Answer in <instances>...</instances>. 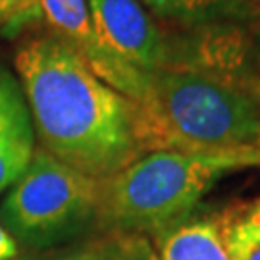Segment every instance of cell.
I'll return each mask as SVG.
<instances>
[{"label":"cell","mask_w":260,"mask_h":260,"mask_svg":"<svg viewBox=\"0 0 260 260\" xmlns=\"http://www.w3.org/2000/svg\"><path fill=\"white\" fill-rule=\"evenodd\" d=\"M16 256H18V243L0 223V260H16Z\"/></svg>","instance_id":"4fadbf2b"},{"label":"cell","mask_w":260,"mask_h":260,"mask_svg":"<svg viewBox=\"0 0 260 260\" xmlns=\"http://www.w3.org/2000/svg\"><path fill=\"white\" fill-rule=\"evenodd\" d=\"M160 260H230L223 249L218 214L187 216L154 235Z\"/></svg>","instance_id":"ba28073f"},{"label":"cell","mask_w":260,"mask_h":260,"mask_svg":"<svg viewBox=\"0 0 260 260\" xmlns=\"http://www.w3.org/2000/svg\"><path fill=\"white\" fill-rule=\"evenodd\" d=\"M256 93H258V96H260V83L256 85Z\"/></svg>","instance_id":"2e32d148"},{"label":"cell","mask_w":260,"mask_h":260,"mask_svg":"<svg viewBox=\"0 0 260 260\" xmlns=\"http://www.w3.org/2000/svg\"><path fill=\"white\" fill-rule=\"evenodd\" d=\"M251 2H252V0H251Z\"/></svg>","instance_id":"e0dca14e"},{"label":"cell","mask_w":260,"mask_h":260,"mask_svg":"<svg viewBox=\"0 0 260 260\" xmlns=\"http://www.w3.org/2000/svg\"><path fill=\"white\" fill-rule=\"evenodd\" d=\"M156 18L203 31L241 25L254 16L251 0H139Z\"/></svg>","instance_id":"9c48e42d"},{"label":"cell","mask_w":260,"mask_h":260,"mask_svg":"<svg viewBox=\"0 0 260 260\" xmlns=\"http://www.w3.org/2000/svg\"><path fill=\"white\" fill-rule=\"evenodd\" d=\"M96 35L123 64L152 75L170 68V41L139 0H87Z\"/></svg>","instance_id":"5b68a950"},{"label":"cell","mask_w":260,"mask_h":260,"mask_svg":"<svg viewBox=\"0 0 260 260\" xmlns=\"http://www.w3.org/2000/svg\"><path fill=\"white\" fill-rule=\"evenodd\" d=\"M45 18L56 37L66 41L103 81L141 104L149 94L150 75L123 64L101 43L89 14L87 0H39Z\"/></svg>","instance_id":"8992f818"},{"label":"cell","mask_w":260,"mask_h":260,"mask_svg":"<svg viewBox=\"0 0 260 260\" xmlns=\"http://www.w3.org/2000/svg\"><path fill=\"white\" fill-rule=\"evenodd\" d=\"M16 72L35 135L60 162L99 181L139 158V106L103 81L54 33L27 39Z\"/></svg>","instance_id":"6da1fadb"},{"label":"cell","mask_w":260,"mask_h":260,"mask_svg":"<svg viewBox=\"0 0 260 260\" xmlns=\"http://www.w3.org/2000/svg\"><path fill=\"white\" fill-rule=\"evenodd\" d=\"M39 18V0H0V29L16 33Z\"/></svg>","instance_id":"8fae6325"},{"label":"cell","mask_w":260,"mask_h":260,"mask_svg":"<svg viewBox=\"0 0 260 260\" xmlns=\"http://www.w3.org/2000/svg\"><path fill=\"white\" fill-rule=\"evenodd\" d=\"M54 260H110L108 258V249L101 251V249H81V251H74L62 254Z\"/></svg>","instance_id":"5bb4252c"},{"label":"cell","mask_w":260,"mask_h":260,"mask_svg":"<svg viewBox=\"0 0 260 260\" xmlns=\"http://www.w3.org/2000/svg\"><path fill=\"white\" fill-rule=\"evenodd\" d=\"M139 106L141 152L235 150L260 147V96L247 87L195 70L150 75Z\"/></svg>","instance_id":"7a4b0ae2"},{"label":"cell","mask_w":260,"mask_h":260,"mask_svg":"<svg viewBox=\"0 0 260 260\" xmlns=\"http://www.w3.org/2000/svg\"><path fill=\"white\" fill-rule=\"evenodd\" d=\"M260 166V147L152 150L103 181L99 218L121 233L158 235L197 210L223 176Z\"/></svg>","instance_id":"3957f363"},{"label":"cell","mask_w":260,"mask_h":260,"mask_svg":"<svg viewBox=\"0 0 260 260\" xmlns=\"http://www.w3.org/2000/svg\"><path fill=\"white\" fill-rule=\"evenodd\" d=\"M252 52H254V58L260 64V25L256 29V35H254V43H252Z\"/></svg>","instance_id":"9a60e30c"},{"label":"cell","mask_w":260,"mask_h":260,"mask_svg":"<svg viewBox=\"0 0 260 260\" xmlns=\"http://www.w3.org/2000/svg\"><path fill=\"white\" fill-rule=\"evenodd\" d=\"M223 249L230 260H260V195L218 212Z\"/></svg>","instance_id":"30bf717a"},{"label":"cell","mask_w":260,"mask_h":260,"mask_svg":"<svg viewBox=\"0 0 260 260\" xmlns=\"http://www.w3.org/2000/svg\"><path fill=\"white\" fill-rule=\"evenodd\" d=\"M103 181L37 149L0 206L14 239L45 247L64 241L99 216Z\"/></svg>","instance_id":"277c9868"},{"label":"cell","mask_w":260,"mask_h":260,"mask_svg":"<svg viewBox=\"0 0 260 260\" xmlns=\"http://www.w3.org/2000/svg\"><path fill=\"white\" fill-rule=\"evenodd\" d=\"M110 260H160L145 235L123 233L108 247Z\"/></svg>","instance_id":"7c38bea8"},{"label":"cell","mask_w":260,"mask_h":260,"mask_svg":"<svg viewBox=\"0 0 260 260\" xmlns=\"http://www.w3.org/2000/svg\"><path fill=\"white\" fill-rule=\"evenodd\" d=\"M35 125L18 75L0 64V195L27 170L35 154Z\"/></svg>","instance_id":"52a82bcc"}]
</instances>
